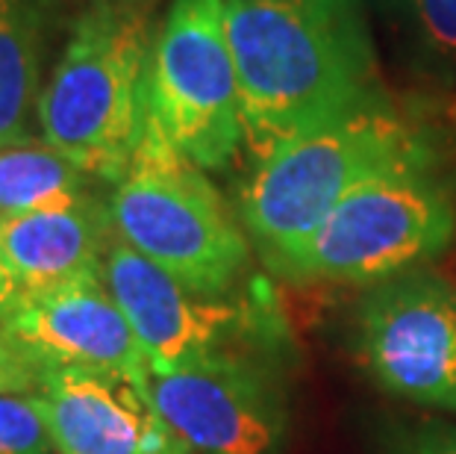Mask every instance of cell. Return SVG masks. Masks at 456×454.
Wrapping results in <instances>:
<instances>
[{
    "label": "cell",
    "mask_w": 456,
    "mask_h": 454,
    "mask_svg": "<svg viewBox=\"0 0 456 454\" xmlns=\"http://www.w3.org/2000/svg\"><path fill=\"white\" fill-rule=\"evenodd\" d=\"M106 207L115 236L191 293L224 298L248 272L250 239L239 212L227 207L207 171L148 124Z\"/></svg>",
    "instance_id": "cell-5"
},
{
    "label": "cell",
    "mask_w": 456,
    "mask_h": 454,
    "mask_svg": "<svg viewBox=\"0 0 456 454\" xmlns=\"http://www.w3.org/2000/svg\"><path fill=\"white\" fill-rule=\"evenodd\" d=\"M0 381H42V372L27 363L4 336H0Z\"/></svg>",
    "instance_id": "cell-18"
},
{
    "label": "cell",
    "mask_w": 456,
    "mask_h": 454,
    "mask_svg": "<svg viewBox=\"0 0 456 454\" xmlns=\"http://www.w3.org/2000/svg\"><path fill=\"white\" fill-rule=\"evenodd\" d=\"M397 454H456V422H421L406 433Z\"/></svg>",
    "instance_id": "cell-17"
},
{
    "label": "cell",
    "mask_w": 456,
    "mask_h": 454,
    "mask_svg": "<svg viewBox=\"0 0 456 454\" xmlns=\"http://www.w3.org/2000/svg\"><path fill=\"white\" fill-rule=\"evenodd\" d=\"M148 390L162 422L191 454H280L289 431L283 384L239 349L171 372L151 369Z\"/></svg>",
    "instance_id": "cell-8"
},
{
    "label": "cell",
    "mask_w": 456,
    "mask_h": 454,
    "mask_svg": "<svg viewBox=\"0 0 456 454\" xmlns=\"http://www.w3.org/2000/svg\"><path fill=\"white\" fill-rule=\"evenodd\" d=\"M148 128L203 171L239 157L245 124L224 0L171 4L151 56Z\"/></svg>",
    "instance_id": "cell-6"
},
{
    "label": "cell",
    "mask_w": 456,
    "mask_h": 454,
    "mask_svg": "<svg viewBox=\"0 0 456 454\" xmlns=\"http://www.w3.org/2000/svg\"><path fill=\"white\" fill-rule=\"evenodd\" d=\"M89 195V175L45 139L0 144V216L71 204Z\"/></svg>",
    "instance_id": "cell-14"
},
{
    "label": "cell",
    "mask_w": 456,
    "mask_h": 454,
    "mask_svg": "<svg viewBox=\"0 0 456 454\" xmlns=\"http://www.w3.org/2000/svg\"><path fill=\"white\" fill-rule=\"evenodd\" d=\"M453 236L456 183L427 162L362 183L265 268L289 284L374 286L430 263Z\"/></svg>",
    "instance_id": "cell-4"
},
{
    "label": "cell",
    "mask_w": 456,
    "mask_h": 454,
    "mask_svg": "<svg viewBox=\"0 0 456 454\" xmlns=\"http://www.w3.org/2000/svg\"><path fill=\"white\" fill-rule=\"evenodd\" d=\"M412 33L436 69H456V0H406Z\"/></svg>",
    "instance_id": "cell-16"
},
{
    "label": "cell",
    "mask_w": 456,
    "mask_h": 454,
    "mask_svg": "<svg viewBox=\"0 0 456 454\" xmlns=\"http://www.w3.org/2000/svg\"><path fill=\"white\" fill-rule=\"evenodd\" d=\"M0 336L38 372L101 369L142 384L151 378L148 354L101 275L21 293L15 310L0 322Z\"/></svg>",
    "instance_id": "cell-10"
},
{
    "label": "cell",
    "mask_w": 456,
    "mask_h": 454,
    "mask_svg": "<svg viewBox=\"0 0 456 454\" xmlns=\"http://www.w3.org/2000/svg\"><path fill=\"white\" fill-rule=\"evenodd\" d=\"M157 33L144 4L94 0L71 24L36 121L42 139L89 177L118 183L139 151Z\"/></svg>",
    "instance_id": "cell-3"
},
{
    "label": "cell",
    "mask_w": 456,
    "mask_h": 454,
    "mask_svg": "<svg viewBox=\"0 0 456 454\" xmlns=\"http://www.w3.org/2000/svg\"><path fill=\"white\" fill-rule=\"evenodd\" d=\"M101 277L157 372L239 349V343L256 331L262 313L259 307L230 295L191 293L115 234L106 245Z\"/></svg>",
    "instance_id": "cell-9"
},
{
    "label": "cell",
    "mask_w": 456,
    "mask_h": 454,
    "mask_svg": "<svg viewBox=\"0 0 456 454\" xmlns=\"http://www.w3.org/2000/svg\"><path fill=\"white\" fill-rule=\"evenodd\" d=\"M60 454H191L153 408L148 384L101 369H47L38 381Z\"/></svg>",
    "instance_id": "cell-11"
},
{
    "label": "cell",
    "mask_w": 456,
    "mask_h": 454,
    "mask_svg": "<svg viewBox=\"0 0 456 454\" xmlns=\"http://www.w3.org/2000/svg\"><path fill=\"white\" fill-rule=\"evenodd\" d=\"M18 301H21V286H18V280L6 268L4 257H0V322L15 310Z\"/></svg>",
    "instance_id": "cell-19"
},
{
    "label": "cell",
    "mask_w": 456,
    "mask_h": 454,
    "mask_svg": "<svg viewBox=\"0 0 456 454\" xmlns=\"http://www.w3.org/2000/svg\"><path fill=\"white\" fill-rule=\"evenodd\" d=\"M224 24L256 162L389 98L362 0H224Z\"/></svg>",
    "instance_id": "cell-1"
},
{
    "label": "cell",
    "mask_w": 456,
    "mask_h": 454,
    "mask_svg": "<svg viewBox=\"0 0 456 454\" xmlns=\"http://www.w3.org/2000/svg\"><path fill=\"white\" fill-rule=\"evenodd\" d=\"M60 0H0V144L30 136Z\"/></svg>",
    "instance_id": "cell-13"
},
{
    "label": "cell",
    "mask_w": 456,
    "mask_h": 454,
    "mask_svg": "<svg viewBox=\"0 0 456 454\" xmlns=\"http://www.w3.org/2000/svg\"><path fill=\"white\" fill-rule=\"evenodd\" d=\"M56 442L36 381H0V454H53Z\"/></svg>",
    "instance_id": "cell-15"
},
{
    "label": "cell",
    "mask_w": 456,
    "mask_h": 454,
    "mask_svg": "<svg viewBox=\"0 0 456 454\" xmlns=\"http://www.w3.org/2000/svg\"><path fill=\"white\" fill-rule=\"evenodd\" d=\"M359 363L383 392L456 417V280L419 266L365 286L354 310Z\"/></svg>",
    "instance_id": "cell-7"
},
{
    "label": "cell",
    "mask_w": 456,
    "mask_h": 454,
    "mask_svg": "<svg viewBox=\"0 0 456 454\" xmlns=\"http://www.w3.org/2000/svg\"><path fill=\"white\" fill-rule=\"evenodd\" d=\"M106 4H144V6H148L151 0H106Z\"/></svg>",
    "instance_id": "cell-20"
},
{
    "label": "cell",
    "mask_w": 456,
    "mask_h": 454,
    "mask_svg": "<svg viewBox=\"0 0 456 454\" xmlns=\"http://www.w3.org/2000/svg\"><path fill=\"white\" fill-rule=\"evenodd\" d=\"M112 234L110 207L86 195L71 204L0 216V257L21 293H45L101 275Z\"/></svg>",
    "instance_id": "cell-12"
},
{
    "label": "cell",
    "mask_w": 456,
    "mask_h": 454,
    "mask_svg": "<svg viewBox=\"0 0 456 454\" xmlns=\"http://www.w3.org/2000/svg\"><path fill=\"white\" fill-rule=\"evenodd\" d=\"M439 162V144L383 98L322 124L259 160L236 195V212L259 260L306 239L362 183Z\"/></svg>",
    "instance_id": "cell-2"
}]
</instances>
